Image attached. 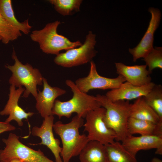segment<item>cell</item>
Segmentation results:
<instances>
[{
  "label": "cell",
  "mask_w": 162,
  "mask_h": 162,
  "mask_svg": "<svg viewBox=\"0 0 162 162\" xmlns=\"http://www.w3.org/2000/svg\"><path fill=\"white\" fill-rule=\"evenodd\" d=\"M65 84L70 88L73 97L67 101L56 100L52 110V115H56L59 118L63 116L69 118L76 113L78 116L85 118L88 112L101 106L95 96L81 91L72 80H67Z\"/></svg>",
  "instance_id": "3957f363"
},
{
  "label": "cell",
  "mask_w": 162,
  "mask_h": 162,
  "mask_svg": "<svg viewBox=\"0 0 162 162\" xmlns=\"http://www.w3.org/2000/svg\"><path fill=\"white\" fill-rule=\"evenodd\" d=\"M95 98L106 110L104 122L116 134L117 141H123L128 135L127 124L131 104L128 100L112 101L105 95L97 94Z\"/></svg>",
  "instance_id": "7a4b0ae2"
},
{
  "label": "cell",
  "mask_w": 162,
  "mask_h": 162,
  "mask_svg": "<svg viewBox=\"0 0 162 162\" xmlns=\"http://www.w3.org/2000/svg\"><path fill=\"white\" fill-rule=\"evenodd\" d=\"M131 154L136 156L141 150L156 149L155 154H162V136L143 135L138 136L128 135L122 143Z\"/></svg>",
  "instance_id": "4fadbf2b"
},
{
  "label": "cell",
  "mask_w": 162,
  "mask_h": 162,
  "mask_svg": "<svg viewBox=\"0 0 162 162\" xmlns=\"http://www.w3.org/2000/svg\"><path fill=\"white\" fill-rule=\"evenodd\" d=\"M41 126L34 127L31 133L32 135L39 137L41 142L38 144H29L30 145H44L46 146L53 154L56 162H63L60 154L62 147L60 142L55 138L53 132L54 117L53 115L45 117Z\"/></svg>",
  "instance_id": "30bf717a"
},
{
  "label": "cell",
  "mask_w": 162,
  "mask_h": 162,
  "mask_svg": "<svg viewBox=\"0 0 162 162\" xmlns=\"http://www.w3.org/2000/svg\"><path fill=\"white\" fill-rule=\"evenodd\" d=\"M148 11L151 14V18L147 31L138 45L134 48L129 49L134 62L140 58H143L154 48V34L159 26L161 13L159 9L153 8H149Z\"/></svg>",
  "instance_id": "8fae6325"
},
{
  "label": "cell",
  "mask_w": 162,
  "mask_h": 162,
  "mask_svg": "<svg viewBox=\"0 0 162 162\" xmlns=\"http://www.w3.org/2000/svg\"><path fill=\"white\" fill-rule=\"evenodd\" d=\"M43 88L42 92L38 91L35 98L36 103V108L41 116L52 115V110L56 98L66 93V91L59 87H52L48 83L46 79L43 77Z\"/></svg>",
  "instance_id": "5bb4252c"
},
{
  "label": "cell",
  "mask_w": 162,
  "mask_h": 162,
  "mask_svg": "<svg viewBox=\"0 0 162 162\" xmlns=\"http://www.w3.org/2000/svg\"><path fill=\"white\" fill-rule=\"evenodd\" d=\"M2 141L5 146L0 150V161L16 159L23 162H56L48 158L40 149L34 150L22 143L15 134L10 133Z\"/></svg>",
  "instance_id": "8992f818"
},
{
  "label": "cell",
  "mask_w": 162,
  "mask_h": 162,
  "mask_svg": "<svg viewBox=\"0 0 162 162\" xmlns=\"http://www.w3.org/2000/svg\"><path fill=\"white\" fill-rule=\"evenodd\" d=\"M0 162H23L21 160L16 159H14L9 160H1Z\"/></svg>",
  "instance_id": "4316f807"
},
{
  "label": "cell",
  "mask_w": 162,
  "mask_h": 162,
  "mask_svg": "<svg viewBox=\"0 0 162 162\" xmlns=\"http://www.w3.org/2000/svg\"><path fill=\"white\" fill-rule=\"evenodd\" d=\"M25 90L22 87L16 89L15 87L10 85L8 100L3 109L0 112L1 116H9L5 122L10 123L14 120L19 126H22L23 125L22 120L25 119L28 121V118L34 114L33 112H26L18 105L19 99Z\"/></svg>",
  "instance_id": "7c38bea8"
},
{
  "label": "cell",
  "mask_w": 162,
  "mask_h": 162,
  "mask_svg": "<svg viewBox=\"0 0 162 162\" xmlns=\"http://www.w3.org/2000/svg\"><path fill=\"white\" fill-rule=\"evenodd\" d=\"M90 70L88 76L76 80L75 83L81 91L87 93L94 89H112L118 88L126 81L124 76H118L115 78H110L100 75L97 72L96 64L92 61L90 62Z\"/></svg>",
  "instance_id": "9c48e42d"
},
{
  "label": "cell",
  "mask_w": 162,
  "mask_h": 162,
  "mask_svg": "<svg viewBox=\"0 0 162 162\" xmlns=\"http://www.w3.org/2000/svg\"><path fill=\"white\" fill-rule=\"evenodd\" d=\"M61 23L60 21L56 20L47 23L41 29L33 31L30 35L31 39L38 44L44 53L56 55L62 50L66 51L82 45V44L80 40L71 41L58 33V27Z\"/></svg>",
  "instance_id": "277c9868"
},
{
  "label": "cell",
  "mask_w": 162,
  "mask_h": 162,
  "mask_svg": "<svg viewBox=\"0 0 162 162\" xmlns=\"http://www.w3.org/2000/svg\"><path fill=\"white\" fill-rule=\"evenodd\" d=\"M79 156L81 162H109L105 145L96 141H89Z\"/></svg>",
  "instance_id": "ac0fdd59"
},
{
  "label": "cell",
  "mask_w": 162,
  "mask_h": 162,
  "mask_svg": "<svg viewBox=\"0 0 162 162\" xmlns=\"http://www.w3.org/2000/svg\"><path fill=\"white\" fill-rule=\"evenodd\" d=\"M130 117L149 121L156 124L162 123V120L146 103L143 97L137 98L133 104H131Z\"/></svg>",
  "instance_id": "d6986e66"
},
{
  "label": "cell",
  "mask_w": 162,
  "mask_h": 162,
  "mask_svg": "<svg viewBox=\"0 0 162 162\" xmlns=\"http://www.w3.org/2000/svg\"><path fill=\"white\" fill-rule=\"evenodd\" d=\"M95 39L96 35L89 31L83 44L56 55L54 62L58 65L68 68L90 62L97 52L94 49L96 43Z\"/></svg>",
  "instance_id": "52a82bcc"
},
{
  "label": "cell",
  "mask_w": 162,
  "mask_h": 162,
  "mask_svg": "<svg viewBox=\"0 0 162 162\" xmlns=\"http://www.w3.org/2000/svg\"><path fill=\"white\" fill-rule=\"evenodd\" d=\"M148 70L151 74L154 69H162V48L155 47L143 58Z\"/></svg>",
  "instance_id": "d4e9b609"
},
{
  "label": "cell",
  "mask_w": 162,
  "mask_h": 162,
  "mask_svg": "<svg viewBox=\"0 0 162 162\" xmlns=\"http://www.w3.org/2000/svg\"><path fill=\"white\" fill-rule=\"evenodd\" d=\"M0 14L10 25L26 34H28L32 27L28 19L19 22L16 18L10 0H0Z\"/></svg>",
  "instance_id": "ffe728a7"
},
{
  "label": "cell",
  "mask_w": 162,
  "mask_h": 162,
  "mask_svg": "<svg viewBox=\"0 0 162 162\" xmlns=\"http://www.w3.org/2000/svg\"><path fill=\"white\" fill-rule=\"evenodd\" d=\"M151 162H162V161L158 158H154L152 159Z\"/></svg>",
  "instance_id": "83f0119b"
},
{
  "label": "cell",
  "mask_w": 162,
  "mask_h": 162,
  "mask_svg": "<svg viewBox=\"0 0 162 162\" xmlns=\"http://www.w3.org/2000/svg\"><path fill=\"white\" fill-rule=\"evenodd\" d=\"M106 110L102 107H98L88 112L84 124V131L88 133L89 141H96L105 145L113 143L116 136L114 131L106 124L104 117Z\"/></svg>",
  "instance_id": "ba28073f"
},
{
  "label": "cell",
  "mask_w": 162,
  "mask_h": 162,
  "mask_svg": "<svg viewBox=\"0 0 162 162\" xmlns=\"http://www.w3.org/2000/svg\"><path fill=\"white\" fill-rule=\"evenodd\" d=\"M16 127L10 123L0 121V134L7 131L15 130Z\"/></svg>",
  "instance_id": "484cf974"
},
{
  "label": "cell",
  "mask_w": 162,
  "mask_h": 162,
  "mask_svg": "<svg viewBox=\"0 0 162 162\" xmlns=\"http://www.w3.org/2000/svg\"><path fill=\"white\" fill-rule=\"evenodd\" d=\"M55 10L63 16L72 15L80 10L82 0H49Z\"/></svg>",
  "instance_id": "7402d4cb"
},
{
  "label": "cell",
  "mask_w": 162,
  "mask_h": 162,
  "mask_svg": "<svg viewBox=\"0 0 162 162\" xmlns=\"http://www.w3.org/2000/svg\"><path fill=\"white\" fill-rule=\"evenodd\" d=\"M127 129L128 135L137 134L141 135H156L162 136V124H156L131 117L128 118Z\"/></svg>",
  "instance_id": "e0dca14e"
},
{
  "label": "cell",
  "mask_w": 162,
  "mask_h": 162,
  "mask_svg": "<svg viewBox=\"0 0 162 162\" xmlns=\"http://www.w3.org/2000/svg\"><path fill=\"white\" fill-rule=\"evenodd\" d=\"M155 85L153 82L141 86L133 85L126 81L118 88L108 92L105 95L112 101H129L146 96Z\"/></svg>",
  "instance_id": "9a60e30c"
},
{
  "label": "cell",
  "mask_w": 162,
  "mask_h": 162,
  "mask_svg": "<svg viewBox=\"0 0 162 162\" xmlns=\"http://www.w3.org/2000/svg\"><path fill=\"white\" fill-rule=\"evenodd\" d=\"M21 32L8 22L0 14V36L2 41L7 44L21 36Z\"/></svg>",
  "instance_id": "cb8c5ba5"
},
{
  "label": "cell",
  "mask_w": 162,
  "mask_h": 162,
  "mask_svg": "<svg viewBox=\"0 0 162 162\" xmlns=\"http://www.w3.org/2000/svg\"><path fill=\"white\" fill-rule=\"evenodd\" d=\"M2 40V38L0 36V40Z\"/></svg>",
  "instance_id": "f1b7e54d"
},
{
  "label": "cell",
  "mask_w": 162,
  "mask_h": 162,
  "mask_svg": "<svg viewBox=\"0 0 162 162\" xmlns=\"http://www.w3.org/2000/svg\"><path fill=\"white\" fill-rule=\"evenodd\" d=\"M146 103L154 110L162 120V86L155 85L151 90L143 97Z\"/></svg>",
  "instance_id": "603a6c76"
},
{
  "label": "cell",
  "mask_w": 162,
  "mask_h": 162,
  "mask_svg": "<svg viewBox=\"0 0 162 162\" xmlns=\"http://www.w3.org/2000/svg\"><path fill=\"white\" fill-rule=\"evenodd\" d=\"M83 124V118L77 115L68 123L58 121L54 124L53 129L62 142L60 155L63 162H69L72 158L79 155L89 142L87 136L79 133Z\"/></svg>",
  "instance_id": "6da1fadb"
},
{
  "label": "cell",
  "mask_w": 162,
  "mask_h": 162,
  "mask_svg": "<svg viewBox=\"0 0 162 162\" xmlns=\"http://www.w3.org/2000/svg\"><path fill=\"white\" fill-rule=\"evenodd\" d=\"M12 57L14 60V64L5 65L12 73L9 83L15 87L24 86V98H28L31 94L35 98L38 93L37 86L43 84V77L41 74L38 69L34 68L28 63L22 64L18 59L14 50Z\"/></svg>",
  "instance_id": "5b68a950"
},
{
  "label": "cell",
  "mask_w": 162,
  "mask_h": 162,
  "mask_svg": "<svg viewBox=\"0 0 162 162\" xmlns=\"http://www.w3.org/2000/svg\"><path fill=\"white\" fill-rule=\"evenodd\" d=\"M115 64L117 73L124 76L128 82L141 86L152 82L151 74L146 65L128 66L121 62H116Z\"/></svg>",
  "instance_id": "2e32d148"
},
{
  "label": "cell",
  "mask_w": 162,
  "mask_h": 162,
  "mask_svg": "<svg viewBox=\"0 0 162 162\" xmlns=\"http://www.w3.org/2000/svg\"><path fill=\"white\" fill-rule=\"evenodd\" d=\"M109 162H137L136 156L129 152L119 142L105 145Z\"/></svg>",
  "instance_id": "44dd1931"
}]
</instances>
